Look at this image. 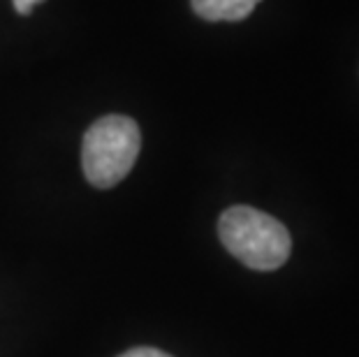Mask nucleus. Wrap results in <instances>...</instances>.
I'll return each instance as SVG.
<instances>
[{
  "mask_svg": "<svg viewBox=\"0 0 359 357\" xmlns=\"http://www.w3.org/2000/svg\"><path fill=\"white\" fill-rule=\"evenodd\" d=\"M142 135L133 119L109 114L95 121L83 135L81 165L88 184L111 188L123 181L140 156Z\"/></svg>",
  "mask_w": 359,
  "mask_h": 357,
  "instance_id": "nucleus-2",
  "label": "nucleus"
},
{
  "mask_svg": "<svg viewBox=\"0 0 359 357\" xmlns=\"http://www.w3.org/2000/svg\"><path fill=\"white\" fill-rule=\"evenodd\" d=\"M118 357H172V355L158 351V348H133V351H128Z\"/></svg>",
  "mask_w": 359,
  "mask_h": 357,
  "instance_id": "nucleus-4",
  "label": "nucleus"
},
{
  "mask_svg": "<svg viewBox=\"0 0 359 357\" xmlns=\"http://www.w3.org/2000/svg\"><path fill=\"white\" fill-rule=\"evenodd\" d=\"M262 0H190L193 12L204 21H243Z\"/></svg>",
  "mask_w": 359,
  "mask_h": 357,
  "instance_id": "nucleus-3",
  "label": "nucleus"
},
{
  "mask_svg": "<svg viewBox=\"0 0 359 357\" xmlns=\"http://www.w3.org/2000/svg\"><path fill=\"white\" fill-rule=\"evenodd\" d=\"M44 3V0H12L14 10H17L19 14H30V10H33L35 5Z\"/></svg>",
  "mask_w": 359,
  "mask_h": 357,
  "instance_id": "nucleus-5",
  "label": "nucleus"
},
{
  "mask_svg": "<svg viewBox=\"0 0 359 357\" xmlns=\"http://www.w3.org/2000/svg\"><path fill=\"white\" fill-rule=\"evenodd\" d=\"M218 237L236 260L257 271L283 267L292 250L287 227L273 216L246 204L223 211L218 220Z\"/></svg>",
  "mask_w": 359,
  "mask_h": 357,
  "instance_id": "nucleus-1",
  "label": "nucleus"
}]
</instances>
